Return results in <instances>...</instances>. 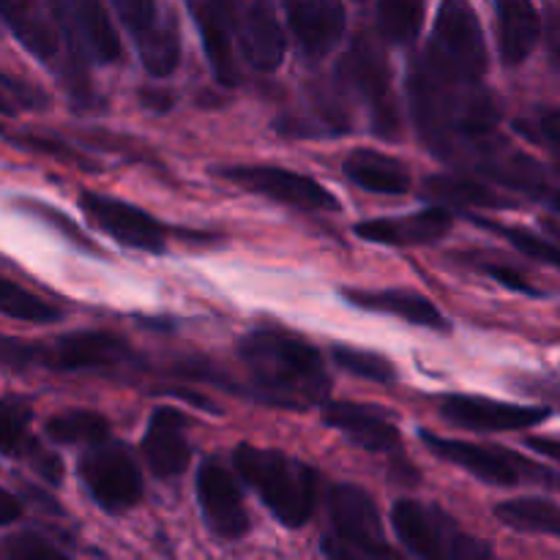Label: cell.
Masks as SVG:
<instances>
[{
  "label": "cell",
  "mask_w": 560,
  "mask_h": 560,
  "mask_svg": "<svg viewBox=\"0 0 560 560\" xmlns=\"http://www.w3.org/2000/svg\"><path fill=\"white\" fill-rule=\"evenodd\" d=\"M238 355L255 377L249 397L257 402L306 410V405L317 402L328 392L320 353L293 334L273 328L252 331L241 339Z\"/></svg>",
  "instance_id": "cell-1"
},
{
  "label": "cell",
  "mask_w": 560,
  "mask_h": 560,
  "mask_svg": "<svg viewBox=\"0 0 560 560\" xmlns=\"http://www.w3.org/2000/svg\"><path fill=\"white\" fill-rule=\"evenodd\" d=\"M235 470L255 487L268 512L284 528H301L310 523L317 503V474L301 459L288 457L279 448L244 446L235 448Z\"/></svg>",
  "instance_id": "cell-2"
},
{
  "label": "cell",
  "mask_w": 560,
  "mask_h": 560,
  "mask_svg": "<svg viewBox=\"0 0 560 560\" xmlns=\"http://www.w3.org/2000/svg\"><path fill=\"white\" fill-rule=\"evenodd\" d=\"M427 60L459 82H479L487 71V42L479 14L468 0H443Z\"/></svg>",
  "instance_id": "cell-3"
},
{
  "label": "cell",
  "mask_w": 560,
  "mask_h": 560,
  "mask_svg": "<svg viewBox=\"0 0 560 560\" xmlns=\"http://www.w3.org/2000/svg\"><path fill=\"white\" fill-rule=\"evenodd\" d=\"M392 525L405 550L424 560L448 558H490L492 550L476 536L463 534L441 509L424 506L419 501H399L392 509Z\"/></svg>",
  "instance_id": "cell-4"
},
{
  "label": "cell",
  "mask_w": 560,
  "mask_h": 560,
  "mask_svg": "<svg viewBox=\"0 0 560 560\" xmlns=\"http://www.w3.org/2000/svg\"><path fill=\"white\" fill-rule=\"evenodd\" d=\"M334 534L323 550L334 558H394L383 539L381 512L364 487L337 485L328 498Z\"/></svg>",
  "instance_id": "cell-5"
},
{
  "label": "cell",
  "mask_w": 560,
  "mask_h": 560,
  "mask_svg": "<svg viewBox=\"0 0 560 560\" xmlns=\"http://www.w3.org/2000/svg\"><path fill=\"white\" fill-rule=\"evenodd\" d=\"M419 435L421 441L430 446V452L435 454V457L468 470L470 476H476V479L485 481V485L517 487L525 485V481H534V485L556 487V474H552V470L541 468V465L530 463L523 454H514L509 452V448H492L468 441H452V438L430 435L427 430H421Z\"/></svg>",
  "instance_id": "cell-6"
},
{
  "label": "cell",
  "mask_w": 560,
  "mask_h": 560,
  "mask_svg": "<svg viewBox=\"0 0 560 560\" xmlns=\"http://www.w3.org/2000/svg\"><path fill=\"white\" fill-rule=\"evenodd\" d=\"M80 479L93 501L109 514L126 512L142 501V474L135 457L120 443H93L80 459Z\"/></svg>",
  "instance_id": "cell-7"
},
{
  "label": "cell",
  "mask_w": 560,
  "mask_h": 560,
  "mask_svg": "<svg viewBox=\"0 0 560 560\" xmlns=\"http://www.w3.org/2000/svg\"><path fill=\"white\" fill-rule=\"evenodd\" d=\"M339 80L370 104L372 131L377 137H386V140H397L399 109L392 91V74H388L386 58L370 38H359L353 44L348 58L339 63Z\"/></svg>",
  "instance_id": "cell-8"
},
{
  "label": "cell",
  "mask_w": 560,
  "mask_h": 560,
  "mask_svg": "<svg viewBox=\"0 0 560 560\" xmlns=\"http://www.w3.org/2000/svg\"><path fill=\"white\" fill-rule=\"evenodd\" d=\"M213 173L241 189L255 191L268 200L282 202V206L299 208V211H339V200L326 186L317 184L310 175L293 173V170L244 164V167H217Z\"/></svg>",
  "instance_id": "cell-9"
},
{
  "label": "cell",
  "mask_w": 560,
  "mask_h": 560,
  "mask_svg": "<svg viewBox=\"0 0 560 560\" xmlns=\"http://www.w3.org/2000/svg\"><path fill=\"white\" fill-rule=\"evenodd\" d=\"M55 22L66 36L74 60L118 63L120 38L102 0H49Z\"/></svg>",
  "instance_id": "cell-10"
},
{
  "label": "cell",
  "mask_w": 560,
  "mask_h": 560,
  "mask_svg": "<svg viewBox=\"0 0 560 560\" xmlns=\"http://www.w3.org/2000/svg\"><path fill=\"white\" fill-rule=\"evenodd\" d=\"M197 501L208 530L219 541H238L249 530L244 495L235 474L219 459H206L197 470Z\"/></svg>",
  "instance_id": "cell-11"
},
{
  "label": "cell",
  "mask_w": 560,
  "mask_h": 560,
  "mask_svg": "<svg viewBox=\"0 0 560 560\" xmlns=\"http://www.w3.org/2000/svg\"><path fill=\"white\" fill-rule=\"evenodd\" d=\"M80 206L118 244L129 246V249L151 252V255L164 252V235H167V230L151 213L140 211V208L129 206L124 200H115V197L96 195V191H82Z\"/></svg>",
  "instance_id": "cell-12"
},
{
  "label": "cell",
  "mask_w": 560,
  "mask_h": 560,
  "mask_svg": "<svg viewBox=\"0 0 560 560\" xmlns=\"http://www.w3.org/2000/svg\"><path fill=\"white\" fill-rule=\"evenodd\" d=\"M443 419L452 421L454 427L476 432H512L528 430V427L541 424L552 416L550 408H530V405L498 402L487 397H470V394H454L443 399L441 408Z\"/></svg>",
  "instance_id": "cell-13"
},
{
  "label": "cell",
  "mask_w": 560,
  "mask_h": 560,
  "mask_svg": "<svg viewBox=\"0 0 560 560\" xmlns=\"http://www.w3.org/2000/svg\"><path fill=\"white\" fill-rule=\"evenodd\" d=\"M131 359V348L124 337L109 331H74L42 345V366L60 372L102 370Z\"/></svg>",
  "instance_id": "cell-14"
},
{
  "label": "cell",
  "mask_w": 560,
  "mask_h": 560,
  "mask_svg": "<svg viewBox=\"0 0 560 560\" xmlns=\"http://www.w3.org/2000/svg\"><path fill=\"white\" fill-rule=\"evenodd\" d=\"M295 44L310 60H320L342 42L345 9L337 0H284Z\"/></svg>",
  "instance_id": "cell-15"
},
{
  "label": "cell",
  "mask_w": 560,
  "mask_h": 560,
  "mask_svg": "<svg viewBox=\"0 0 560 560\" xmlns=\"http://www.w3.org/2000/svg\"><path fill=\"white\" fill-rule=\"evenodd\" d=\"M142 454L156 479H178L189 468L191 448L186 443V419L175 408H156L142 438Z\"/></svg>",
  "instance_id": "cell-16"
},
{
  "label": "cell",
  "mask_w": 560,
  "mask_h": 560,
  "mask_svg": "<svg viewBox=\"0 0 560 560\" xmlns=\"http://www.w3.org/2000/svg\"><path fill=\"white\" fill-rule=\"evenodd\" d=\"M323 421L364 452L386 454L399 446L397 424L375 405L331 402L323 410Z\"/></svg>",
  "instance_id": "cell-17"
},
{
  "label": "cell",
  "mask_w": 560,
  "mask_h": 560,
  "mask_svg": "<svg viewBox=\"0 0 560 560\" xmlns=\"http://www.w3.org/2000/svg\"><path fill=\"white\" fill-rule=\"evenodd\" d=\"M454 219L448 208L432 206L419 213L397 219H366V222L355 224V235L370 244L383 246H421L435 244L443 235L452 230Z\"/></svg>",
  "instance_id": "cell-18"
},
{
  "label": "cell",
  "mask_w": 560,
  "mask_h": 560,
  "mask_svg": "<svg viewBox=\"0 0 560 560\" xmlns=\"http://www.w3.org/2000/svg\"><path fill=\"white\" fill-rule=\"evenodd\" d=\"M474 167L481 175L492 178L495 184L506 186V189L525 191L530 197H545L547 195V178L541 173V164H536L534 159L525 156L523 151H514L509 148L506 140L495 137V140H487L485 145L476 151Z\"/></svg>",
  "instance_id": "cell-19"
},
{
  "label": "cell",
  "mask_w": 560,
  "mask_h": 560,
  "mask_svg": "<svg viewBox=\"0 0 560 560\" xmlns=\"http://www.w3.org/2000/svg\"><path fill=\"white\" fill-rule=\"evenodd\" d=\"M238 25V44L244 60L255 71L262 74H271L282 66L284 60V33L282 25L277 22V14L271 11V5L255 0L244 14H238L235 20Z\"/></svg>",
  "instance_id": "cell-20"
},
{
  "label": "cell",
  "mask_w": 560,
  "mask_h": 560,
  "mask_svg": "<svg viewBox=\"0 0 560 560\" xmlns=\"http://www.w3.org/2000/svg\"><path fill=\"white\" fill-rule=\"evenodd\" d=\"M342 299L348 304L359 306L366 312H383V315H394L405 323L424 328H438V331H448V320L443 312L413 290H342Z\"/></svg>",
  "instance_id": "cell-21"
},
{
  "label": "cell",
  "mask_w": 560,
  "mask_h": 560,
  "mask_svg": "<svg viewBox=\"0 0 560 560\" xmlns=\"http://www.w3.org/2000/svg\"><path fill=\"white\" fill-rule=\"evenodd\" d=\"M495 11L503 63H525L541 36V20L534 0H495Z\"/></svg>",
  "instance_id": "cell-22"
},
{
  "label": "cell",
  "mask_w": 560,
  "mask_h": 560,
  "mask_svg": "<svg viewBox=\"0 0 560 560\" xmlns=\"http://www.w3.org/2000/svg\"><path fill=\"white\" fill-rule=\"evenodd\" d=\"M345 173L355 186L375 195H408L410 173L399 159L377 151H353L345 162Z\"/></svg>",
  "instance_id": "cell-23"
},
{
  "label": "cell",
  "mask_w": 560,
  "mask_h": 560,
  "mask_svg": "<svg viewBox=\"0 0 560 560\" xmlns=\"http://www.w3.org/2000/svg\"><path fill=\"white\" fill-rule=\"evenodd\" d=\"M195 9V20L200 25L202 47H206L208 63H211L213 77L222 85H238L241 71L233 58V38H230V25L222 16L213 14L206 5H191Z\"/></svg>",
  "instance_id": "cell-24"
},
{
  "label": "cell",
  "mask_w": 560,
  "mask_h": 560,
  "mask_svg": "<svg viewBox=\"0 0 560 560\" xmlns=\"http://www.w3.org/2000/svg\"><path fill=\"white\" fill-rule=\"evenodd\" d=\"M495 517L523 534L560 536V512L556 503L545 498H517V501L498 503Z\"/></svg>",
  "instance_id": "cell-25"
},
{
  "label": "cell",
  "mask_w": 560,
  "mask_h": 560,
  "mask_svg": "<svg viewBox=\"0 0 560 560\" xmlns=\"http://www.w3.org/2000/svg\"><path fill=\"white\" fill-rule=\"evenodd\" d=\"M47 438L60 446H93L109 438V421L93 410H66L47 421Z\"/></svg>",
  "instance_id": "cell-26"
},
{
  "label": "cell",
  "mask_w": 560,
  "mask_h": 560,
  "mask_svg": "<svg viewBox=\"0 0 560 560\" xmlns=\"http://www.w3.org/2000/svg\"><path fill=\"white\" fill-rule=\"evenodd\" d=\"M424 25V0H377V27L399 47L416 42Z\"/></svg>",
  "instance_id": "cell-27"
},
{
  "label": "cell",
  "mask_w": 560,
  "mask_h": 560,
  "mask_svg": "<svg viewBox=\"0 0 560 560\" xmlns=\"http://www.w3.org/2000/svg\"><path fill=\"white\" fill-rule=\"evenodd\" d=\"M427 197L438 202H446V206H474V208H512L514 202L509 197L495 195V191L485 189L481 184L463 178H448V175H435V178H427L424 184Z\"/></svg>",
  "instance_id": "cell-28"
},
{
  "label": "cell",
  "mask_w": 560,
  "mask_h": 560,
  "mask_svg": "<svg viewBox=\"0 0 560 560\" xmlns=\"http://www.w3.org/2000/svg\"><path fill=\"white\" fill-rule=\"evenodd\" d=\"M135 44L148 74L167 77L178 69L180 38H178V27H175L173 20H164L156 31L148 33L145 38H140V42Z\"/></svg>",
  "instance_id": "cell-29"
},
{
  "label": "cell",
  "mask_w": 560,
  "mask_h": 560,
  "mask_svg": "<svg viewBox=\"0 0 560 560\" xmlns=\"http://www.w3.org/2000/svg\"><path fill=\"white\" fill-rule=\"evenodd\" d=\"M0 315L25 323H42V326L60 320V312L52 304L27 293L25 288H20V284L5 277H0Z\"/></svg>",
  "instance_id": "cell-30"
},
{
  "label": "cell",
  "mask_w": 560,
  "mask_h": 560,
  "mask_svg": "<svg viewBox=\"0 0 560 560\" xmlns=\"http://www.w3.org/2000/svg\"><path fill=\"white\" fill-rule=\"evenodd\" d=\"M31 421L33 410L25 399H0V454H5V457H22L25 446L31 443V435H27Z\"/></svg>",
  "instance_id": "cell-31"
},
{
  "label": "cell",
  "mask_w": 560,
  "mask_h": 560,
  "mask_svg": "<svg viewBox=\"0 0 560 560\" xmlns=\"http://www.w3.org/2000/svg\"><path fill=\"white\" fill-rule=\"evenodd\" d=\"M331 353H334V361H337L345 372H350V375L364 377V381L383 383V386L397 381V370H394L392 361L383 359V355L370 353V350L348 348V345H342V348L337 345Z\"/></svg>",
  "instance_id": "cell-32"
},
{
  "label": "cell",
  "mask_w": 560,
  "mask_h": 560,
  "mask_svg": "<svg viewBox=\"0 0 560 560\" xmlns=\"http://www.w3.org/2000/svg\"><path fill=\"white\" fill-rule=\"evenodd\" d=\"M481 228H492V230H501L503 238H509V244L520 252V255L530 257V260H539L547 262V266H558L560 257H558V246L550 244V241L539 238L536 233H528L523 228H501V224H492L485 222V219H476Z\"/></svg>",
  "instance_id": "cell-33"
},
{
  "label": "cell",
  "mask_w": 560,
  "mask_h": 560,
  "mask_svg": "<svg viewBox=\"0 0 560 560\" xmlns=\"http://www.w3.org/2000/svg\"><path fill=\"white\" fill-rule=\"evenodd\" d=\"M113 5L120 20H124V25L129 27L131 36H135V42L145 38L148 33H153L164 22L159 16L156 0H113Z\"/></svg>",
  "instance_id": "cell-34"
},
{
  "label": "cell",
  "mask_w": 560,
  "mask_h": 560,
  "mask_svg": "<svg viewBox=\"0 0 560 560\" xmlns=\"http://www.w3.org/2000/svg\"><path fill=\"white\" fill-rule=\"evenodd\" d=\"M0 556L11 560H60L66 556L58 545H52L49 539L38 534H16L11 539L3 541L0 547Z\"/></svg>",
  "instance_id": "cell-35"
},
{
  "label": "cell",
  "mask_w": 560,
  "mask_h": 560,
  "mask_svg": "<svg viewBox=\"0 0 560 560\" xmlns=\"http://www.w3.org/2000/svg\"><path fill=\"white\" fill-rule=\"evenodd\" d=\"M31 366H42V345L0 334V370L22 372Z\"/></svg>",
  "instance_id": "cell-36"
},
{
  "label": "cell",
  "mask_w": 560,
  "mask_h": 560,
  "mask_svg": "<svg viewBox=\"0 0 560 560\" xmlns=\"http://www.w3.org/2000/svg\"><path fill=\"white\" fill-rule=\"evenodd\" d=\"M22 459H27V465H31V468L36 470L47 485L52 487L63 485V463H60L58 454L47 452L38 441L27 443L25 452H22Z\"/></svg>",
  "instance_id": "cell-37"
},
{
  "label": "cell",
  "mask_w": 560,
  "mask_h": 560,
  "mask_svg": "<svg viewBox=\"0 0 560 560\" xmlns=\"http://www.w3.org/2000/svg\"><path fill=\"white\" fill-rule=\"evenodd\" d=\"M16 142H22V145L33 148V151H38V153H47V156H52V159H60V162H71V164H80V167H85V170H96V164H93L91 159L82 156V153H77L74 148L66 145V142L47 140V137H33V135L16 137Z\"/></svg>",
  "instance_id": "cell-38"
},
{
  "label": "cell",
  "mask_w": 560,
  "mask_h": 560,
  "mask_svg": "<svg viewBox=\"0 0 560 560\" xmlns=\"http://www.w3.org/2000/svg\"><path fill=\"white\" fill-rule=\"evenodd\" d=\"M31 208H33V211L38 213V217H42V219H47V222L52 224V228H60V230H63V235H66V238H71V241H74L77 246H85L88 252H93V255H98V246L93 244V241L88 238V235L82 233V230L77 228L74 222H71V219H66L63 213L52 211V208H49V206H42V202H31Z\"/></svg>",
  "instance_id": "cell-39"
},
{
  "label": "cell",
  "mask_w": 560,
  "mask_h": 560,
  "mask_svg": "<svg viewBox=\"0 0 560 560\" xmlns=\"http://www.w3.org/2000/svg\"><path fill=\"white\" fill-rule=\"evenodd\" d=\"M485 271L490 273L495 282H501L503 288L514 290V293H525V295H534V299H541L545 295V290L534 288V284L528 282V279H523V273L514 271V268L509 266H485Z\"/></svg>",
  "instance_id": "cell-40"
},
{
  "label": "cell",
  "mask_w": 560,
  "mask_h": 560,
  "mask_svg": "<svg viewBox=\"0 0 560 560\" xmlns=\"http://www.w3.org/2000/svg\"><path fill=\"white\" fill-rule=\"evenodd\" d=\"M140 102L151 113H170L175 107V96L164 88H145V91H140Z\"/></svg>",
  "instance_id": "cell-41"
},
{
  "label": "cell",
  "mask_w": 560,
  "mask_h": 560,
  "mask_svg": "<svg viewBox=\"0 0 560 560\" xmlns=\"http://www.w3.org/2000/svg\"><path fill=\"white\" fill-rule=\"evenodd\" d=\"M189 3L191 5H206V9H211L213 14L222 16V20L228 22L230 27H233L235 20H238L244 0H189Z\"/></svg>",
  "instance_id": "cell-42"
},
{
  "label": "cell",
  "mask_w": 560,
  "mask_h": 560,
  "mask_svg": "<svg viewBox=\"0 0 560 560\" xmlns=\"http://www.w3.org/2000/svg\"><path fill=\"white\" fill-rule=\"evenodd\" d=\"M20 517H22L20 501H16L9 490H3V487H0V528H5V525H14Z\"/></svg>",
  "instance_id": "cell-43"
},
{
  "label": "cell",
  "mask_w": 560,
  "mask_h": 560,
  "mask_svg": "<svg viewBox=\"0 0 560 560\" xmlns=\"http://www.w3.org/2000/svg\"><path fill=\"white\" fill-rule=\"evenodd\" d=\"M0 85L9 88V91L16 96V102L27 104V107H33V104H42V102H44L42 93L31 91V88H27V85H22V82L11 80V77H5V74H0Z\"/></svg>",
  "instance_id": "cell-44"
},
{
  "label": "cell",
  "mask_w": 560,
  "mask_h": 560,
  "mask_svg": "<svg viewBox=\"0 0 560 560\" xmlns=\"http://www.w3.org/2000/svg\"><path fill=\"white\" fill-rule=\"evenodd\" d=\"M528 446L536 448V452L547 454V457H550V459H558L560 457L558 441H552V438H528Z\"/></svg>",
  "instance_id": "cell-45"
},
{
  "label": "cell",
  "mask_w": 560,
  "mask_h": 560,
  "mask_svg": "<svg viewBox=\"0 0 560 560\" xmlns=\"http://www.w3.org/2000/svg\"><path fill=\"white\" fill-rule=\"evenodd\" d=\"M541 129H545V137H547V142H550V148H556V142H558V113L556 109L545 113V118H541Z\"/></svg>",
  "instance_id": "cell-46"
},
{
  "label": "cell",
  "mask_w": 560,
  "mask_h": 560,
  "mask_svg": "<svg viewBox=\"0 0 560 560\" xmlns=\"http://www.w3.org/2000/svg\"><path fill=\"white\" fill-rule=\"evenodd\" d=\"M0 115H14V107H11L5 96H0Z\"/></svg>",
  "instance_id": "cell-47"
}]
</instances>
